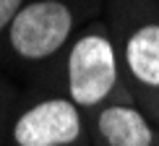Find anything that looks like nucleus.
Masks as SVG:
<instances>
[{
    "instance_id": "obj_1",
    "label": "nucleus",
    "mask_w": 159,
    "mask_h": 146,
    "mask_svg": "<svg viewBox=\"0 0 159 146\" xmlns=\"http://www.w3.org/2000/svg\"><path fill=\"white\" fill-rule=\"evenodd\" d=\"M120 86V55L102 29H89L70 44L65 57V97L81 112L112 102Z\"/></svg>"
},
{
    "instance_id": "obj_2",
    "label": "nucleus",
    "mask_w": 159,
    "mask_h": 146,
    "mask_svg": "<svg viewBox=\"0 0 159 146\" xmlns=\"http://www.w3.org/2000/svg\"><path fill=\"white\" fill-rule=\"evenodd\" d=\"M8 146H91L86 115L68 97H39L11 117Z\"/></svg>"
},
{
    "instance_id": "obj_3",
    "label": "nucleus",
    "mask_w": 159,
    "mask_h": 146,
    "mask_svg": "<svg viewBox=\"0 0 159 146\" xmlns=\"http://www.w3.org/2000/svg\"><path fill=\"white\" fill-rule=\"evenodd\" d=\"M73 34V13L63 0H34L8 26V44L26 63L55 57Z\"/></svg>"
},
{
    "instance_id": "obj_4",
    "label": "nucleus",
    "mask_w": 159,
    "mask_h": 146,
    "mask_svg": "<svg viewBox=\"0 0 159 146\" xmlns=\"http://www.w3.org/2000/svg\"><path fill=\"white\" fill-rule=\"evenodd\" d=\"M94 146H157V128L133 102L112 99L94 112Z\"/></svg>"
},
{
    "instance_id": "obj_5",
    "label": "nucleus",
    "mask_w": 159,
    "mask_h": 146,
    "mask_svg": "<svg viewBox=\"0 0 159 146\" xmlns=\"http://www.w3.org/2000/svg\"><path fill=\"white\" fill-rule=\"evenodd\" d=\"M128 78L141 91H159V24H141L125 37L120 52Z\"/></svg>"
},
{
    "instance_id": "obj_6",
    "label": "nucleus",
    "mask_w": 159,
    "mask_h": 146,
    "mask_svg": "<svg viewBox=\"0 0 159 146\" xmlns=\"http://www.w3.org/2000/svg\"><path fill=\"white\" fill-rule=\"evenodd\" d=\"M21 8H24V0H0V31L8 29Z\"/></svg>"
},
{
    "instance_id": "obj_7",
    "label": "nucleus",
    "mask_w": 159,
    "mask_h": 146,
    "mask_svg": "<svg viewBox=\"0 0 159 146\" xmlns=\"http://www.w3.org/2000/svg\"><path fill=\"white\" fill-rule=\"evenodd\" d=\"M157 146H159V144H157Z\"/></svg>"
}]
</instances>
